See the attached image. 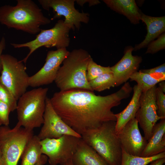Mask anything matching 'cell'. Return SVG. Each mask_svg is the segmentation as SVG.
<instances>
[{"instance_id":"ffe728a7","label":"cell","mask_w":165,"mask_h":165,"mask_svg":"<svg viewBox=\"0 0 165 165\" xmlns=\"http://www.w3.org/2000/svg\"><path fill=\"white\" fill-rule=\"evenodd\" d=\"M108 7L114 11L126 16L131 23H139L141 13L134 0H104Z\"/></svg>"},{"instance_id":"cb8c5ba5","label":"cell","mask_w":165,"mask_h":165,"mask_svg":"<svg viewBox=\"0 0 165 165\" xmlns=\"http://www.w3.org/2000/svg\"><path fill=\"white\" fill-rule=\"evenodd\" d=\"M89 82L93 90L98 92L109 89L116 85L112 72L104 74Z\"/></svg>"},{"instance_id":"4dcf8cb0","label":"cell","mask_w":165,"mask_h":165,"mask_svg":"<svg viewBox=\"0 0 165 165\" xmlns=\"http://www.w3.org/2000/svg\"><path fill=\"white\" fill-rule=\"evenodd\" d=\"M6 46V41L5 37L3 36L0 39V71L2 68L1 63V56L2 53L4 50Z\"/></svg>"},{"instance_id":"3957f363","label":"cell","mask_w":165,"mask_h":165,"mask_svg":"<svg viewBox=\"0 0 165 165\" xmlns=\"http://www.w3.org/2000/svg\"><path fill=\"white\" fill-rule=\"evenodd\" d=\"M91 58L87 51L82 49L69 52L58 70L54 81L60 91L78 89L94 92L86 76Z\"/></svg>"},{"instance_id":"484cf974","label":"cell","mask_w":165,"mask_h":165,"mask_svg":"<svg viewBox=\"0 0 165 165\" xmlns=\"http://www.w3.org/2000/svg\"><path fill=\"white\" fill-rule=\"evenodd\" d=\"M0 100L8 105L11 112L16 110L17 101L10 92L0 82Z\"/></svg>"},{"instance_id":"83f0119b","label":"cell","mask_w":165,"mask_h":165,"mask_svg":"<svg viewBox=\"0 0 165 165\" xmlns=\"http://www.w3.org/2000/svg\"><path fill=\"white\" fill-rule=\"evenodd\" d=\"M165 48V34L163 33L156 40L149 44L146 53L154 54Z\"/></svg>"},{"instance_id":"5bb4252c","label":"cell","mask_w":165,"mask_h":165,"mask_svg":"<svg viewBox=\"0 0 165 165\" xmlns=\"http://www.w3.org/2000/svg\"><path fill=\"white\" fill-rule=\"evenodd\" d=\"M135 118L129 121L117 134L122 150L127 154L141 156L148 141L141 135Z\"/></svg>"},{"instance_id":"d6986e66","label":"cell","mask_w":165,"mask_h":165,"mask_svg":"<svg viewBox=\"0 0 165 165\" xmlns=\"http://www.w3.org/2000/svg\"><path fill=\"white\" fill-rule=\"evenodd\" d=\"M133 94L131 100L126 107L115 116L116 118L115 126L117 134L130 119L135 117L140 106V98L142 90L137 84L133 88Z\"/></svg>"},{"instance_id":"7a4b0ae2","label":"cell","mask_w":165,"mask_h":165,"mask_svg":"<svg viewBox=\"0 0 165 165\" xmlns=\"http://www.w3.org/2000/svg\"><path fill=\"white\" fill-rule=\"evenodd\" d=\"M16 1L15 6L5 5L0 7V24L9 28L35 35L39 32L41 26L51 22L33 1Z\"/></svg>"},{"instance_id":"d6a6232c","label":"cell","mask_w":165,"mask_h":165,"mask_svg":"<svg viewBox=\"0 0 165 165\" xmlns=\"http://www.w3.org/2000/svg\"><path fill=\"white\" fill-rule=\"evenodd\" d=\"M47 160V157L45 155L42 154L39 160L35 165H44Z\"/></svg>"},{"instance_id":"5b68a950","label":"cell","mask_w":165,"mask_h":165,"mask_svg":"<svg viewBox=\"0 0 165 165\" xmlns=\"http://www.w3.org/2000/svg\"><path fill=\"white\" fill-rule=\"evenodd\" d=\"M47 88L39 87L26 91L18 99L16 110L17 124L33 130L43 124Z\"/></svg>"},{"instance_id":"ac0fdd59","label":"cell","mask_w":165,"mask_h":165,"mask_svg":"<svg viewBox=\"0 0 165 165\" xmlns=\"http://www.w3.org/2000/svg\"><path fill=\"white\" fill-rule=\"evenodd\" d=\"M140 20L146 25L147 33L144 40L135 46L134 48V50H137L146 46L165 31V16L152 17L141 13Z\"/></svg>"},{"instance_id":"9c48e42d","label":"cell","mask_w":165,"mask_h":165,"mask_svg":"<svg viewBox=\"0 0 165 165\" xmlns=\"http://www.w3.org/2000/svg\"><path fill=\"white\" fill-rule=\"evenodd\" d=\"M81 138L64 135L57 138L40 141L42 154L46 155L50 165H64L72 157Z\"/></svg>"},{"instance_id":"e0dca14e","label":"cell","mask_w":165,"mask_h":165,"mask_svg":"<svg viewBox=\"0 0 165 165\" xmlns=\"http://www.w3.org/2000/svg\"><path fill=\"white\" fill-rule=\"evenodd\" d=\"M72 160L73 165H108L81 138Z\"/></svg>"},{"instance_id":"d4e9b609","label":"cell","mask_w":165,"mask_h":165,"mask_svg":"<svg viewBox=\"0 0 165 165\" xmlns=\"http://www.w3.org/2000/svg\"><path fill=\"white\" fill-rule=\"evenodd\" d=\"M112 72L110 67H103L97 64L91 57L87 68L86 76L89 82L106 73Z\"/></svg>"},{"instance_id":"7402d4cb","label":"cell","mask_w":165,"mask_h":165,"mask_svg":"<svg viewBox=\"0 0 165 165\" xmlns=\"http://www.w3.org/2000/svg\"><path fill=\"white\" fill-rule=\"evenodd\" d=\"M131 81H134L141 87L142 92L146 91L156 85L160 82L164 81L165 77H156L145 73L136 72L130 76Z\"/></svg>"},{"instance_id":"603a6c76","label":"cell","mask_w":165,"mask_h":165,"mask_svg":"<svg viewBox=\"0 0 165 165\" xmlns=\"http://www.w3.org/2000/svg\"><path fill=\"white\" fill-rule=\"evenodd\" d=\"M163 157H165V152L152 156L144 157L130 155L122 150L120 165H147L155 160Z\"/></svg>"},{"instance_id":"4316f807","label":"cell","mask_w":165,"mask_h":165,"mask_svg":"<svg viewBox=\"0 0 165 165\" xmlns=\"http://www.w3.org/2000/svg\"><path fill=\"white\" fill-rule=\"evenodd\" d=\"M157 114L162 119H165V94L158 87L156 90Z\"/></svg>"},{"instance_id":"836d02e7","label":"cell","mask_w":165,"mask_h":165,"mask_svg":"<svg viewBox=\"0 0 165 165\" xmlns=\"http://www.w3.org/2000/svg\"><path fill=\"white\" fill-rule=\"evenodd\" d=\"M162 81L159 83L158 87L164 93H165V82Z\"/></svg>"},{"instance_id":"30bf717a","label":"cell","mask_w":165,"mask_h":165,"mask_svg":"<svg viewBox=\"0 0 165 165\" xmlns=\"http://www.w3.org/2000/svg\"><path fill=\"white\" fill-rule=\"evenodd\" d=\"M38 2L44 9H52L54 15L53 18L63 16L64 23L73 30H79L81 23L87 24L89 20V14L79 12L74 6L75 0H38Z\"/></svg>"},{"instance_id":"d590c367","label":"cell","mask_w":165,"mask_h":165,"mask_svg":"<svg viewBox=\"0 0 165 165\" xmlns=\"http://www.w3.org/2000/svg\"><path fill=\"white\" fill-rule=\"evenodd\" d=\"M64 165H73L72 159L68 161Z\"/></svg>"},{"instance_id":"ba28073f","label":"cell","mask_w":165,"mask_h":165,"mask_svg":"<svg viewBox=\"0 0 165 165\" xmlns=\"http://www.w3.org/2000/svg\"><path fill=\"white\" fill-rule=\"evenodd\" d=\"M70 29L64 24V20H60L52 28L47 30L41 29L34 39L22 43H11V45L15 48L27 47L28 49V53L20 60L25 64L31 55L41 47L47 48L55 47L57 49L68 47L70 42L69 33Z\"/></svg>"},{"instance_id":"7c38bea8","label":"cell","mask_w":165,"mask_h":165,"mask_svg":"<svg viewBox=\"0 0 165 165\" xmlns=\"http://www.w3.org/2000/svg\"><path fill=\"white\" fill-rule=\"evenodd\" d=\"M69 53L66 48L49 51L43 66L35 74L29 77V86L38 87L54 81L61 65Z\"/></svg>"},{"instance_id":"e575fe53","label":"cell","mask_w":165,"mask_h":165,"mask_svg":"<svg viewBox=\"0 0 165 165\" xmlns=\"http://www.w3.org/2000/svg\"><path fill=\"white\" fill-rule=\"evenodd\" d=\"M0 165H5L2 154L0 149Z\"/></svg>"},{"instance_id":"f1b7e54d","label":"cell","mask_w":165,"mask_h":165,"mask_svg":"<svg viewBox=\"0 0 165 165\" xmlns=\"http://www.w3.org/2000/svg\"><path fill=\"white\" fill-rule=\"evenodd\" d=\"M11 112L8 105L0 100V126H9V114Z\"/></svg>"},{"instance_id":"9a60e30c","label":"cell","mask_w":165,"mask_h":165,"mask_svg":"<svg viewBox=\"0 0 165 165\" xmlns=\"http://www.w3.org/2000/svg\"><path fill=\"white\" fill-rule=\"evenodd\" d=\"M133 50L134 48L131 46L127 48L121 59L115 65L110 67L114 75L115 86L127 82L131 75L138 71L142 58L140 56L133 55Z\"/></svg>"},{"instance_id":"2e32d148","label":"cell","mask_w":165,"mask_h":165,"mask_svg":"<svg viewBox=\"0 0 165 165\" xmlns=\"http://www.w3.org/2000/svg\"><path fill=\"white\" fill-rule=\"evenodd\" d=\"M165 152V119L154 126L141 156L150 157Z\"/></svg>"},{"instance_id":"8fae6325","label":"cell","mask_w":165,"mask_h":165,"mask_svg":"<svg viewBox=\"0 0 165 165\" xmlns=\"http://www.w3.org/2000/svg\"><path fill=\"white\" fill-rule=\"evenodd\" d=\"M156 85L149 90L142 92L140 98V106L135 118L143 130L144 137L148 141L153 128L158 121L162 119L157 114L156 103Z\"/></svg>"},{"instance_id":"4fadbf2b","label":"cell","mask_w":165,"mask_h":165,"mask_svg":"<svg viewBox=\"0 0 165 165\" xmlns=\"http://www.w3.org/2000/svg\"><path fill=\"white\" fill-rule=\"evenodd\" d=\"M43 125L37 136L41 140L57 138L67 135L81 138V135L66 123L53 108L50 98L46 97Z\"/></svg>"},{"instance_id":"f546056e","label":"cell","mask_w":165,"mask_h":165,"mask_svg":"<svg viewBox=\"0 0 165 165\" xmlns=\"http://www.w3.org/2000/svg\"><path fill=\"white\" fill-rule=\"evenodd\" d=\"M139 72L152 76L154 75H159L162 76H165V64L164 63L156 67L150 69H141L139 71Z\"/></svg>"},{"instance_id":"44dd1931","label":"cell","mask_w":165,"mask_h":165,"mask_svg":"<svg viewBox=\"0 0 165 165\" xmlns=\"http://www.w3.org/2000/svg\"><path fill=\"white\" fill-rule=\"evenodd\" d=\"M41 140L37 135H34L25 147L20 157L21 165H35L42 154Z\"/></svg>"},{"instance_id":"6da1fadb","label":"cell","mask_w":165,"mask_h":165,"mask_svg":"<svg viewBox=\"0 0 165 165\" xmlns=\"http://www.w3.org/2000/svg\"><path fill=\"white\" fill-rule=\"evenodd\" d=\"M133 88L126 82L118 91L101 96L93 91L74 89L55 92L50 98L54 110L63 120L81 135L86 130L109 121H116L112 109L128 97Z\"/></svg>"},{"instance_id":"8992f818","label":"cell","mask_w":165,"mask_h":165,"mask_svg":"<svg viewBox=\"0 0 165 165\" xmlns=\"http://www.w3.org/2000/svg\"><path fill=\"white\" fill-rule=\"evenodd\" d=\"M34 135L33 130L16 124L12 129L0 126V149L5 165H17L26 146Z\"/></svg>"},{"instance_id":"1f68e13d","label":"cell","mask_w":165,"mask_h":165,"mask_svg":"<svg viewBox=\"0 0 165 165\" xmlns=\"http://www.w3.org/2000/svg\"><path fill=\"white\" fill-rule=\"evenodd\" d=\"M165 163V157L160 158L151 162L150 165H163Z\"/></svg>"},{"instance_id":"277c9868","label":"cell","mask_w":165,"mask_h":165,"mask_svg":"<svg viewBox=\"0 0 165 165\" xmlns=\"http://www.w3.org/2000/svg\"><path fill=\"white\" fill-rule=\"evenodd\" d=\"M116 121L105 122L89 129L81 135V138L91 147L108 165H120L122 150L116 133Z\"/></svg>"},{"instance_id":"52a82bcc","label":"cell","mask_w":165,"mask_h":165,"mask_svg":"<svg viewBox=\"0 0 165 165\" xmlns=\"http://www.w3.org/2000/svg\"><path fill=\"white\" fill-rule=\"evenodd\" d=\"M1 60L0 82L18 101L29 86L26 67L23 62L10 54H2Z\"/></svg>"}]
</instances>
